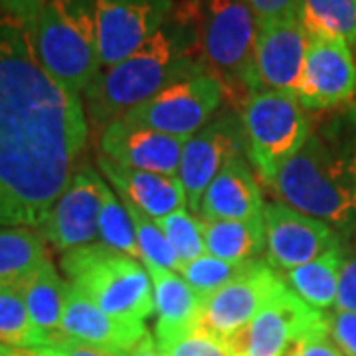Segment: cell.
Masks as SVG:
<instances>
[{
  "instance_id": "12",
  "label": "cell",
  "mask_w": 356,
  "mask_h": 356,
  "mask_svg": "<svg viewBox=\"0 0 356 356\" xmlns=\"http://www.w3.org/2000/svg\"><path fill=\"white\" fill-rule=\"evenodd\" d=\"M107 184L91 166H79L62 196L40 224V236L60 252L95 243L99 238V214Z\"/></svg>"
},
{
  "instance_id": "38",
  "label": "cell",
  "mask_w": 356,
  "mask_h": 356,
  "mask_svg": "<svg viewBox=\"0 0 356 356\" xmlns=\"http://www.w3.org/2000/svg\"><path fill=\"white\" fill-rule=\"evenodd\" d=\"M42 2L44 0H0V10L30 24L42 6Z\"/></svg>"
},
{
  "instance_id": "9",
  "label": "cell",
  "mask_w": 356,
  "mask_h": 356,
  "mask_svg": "<svg viewBox=\"0 0 356 356\" xmlns=\"http://www.w3.org/2000/svg\"><path fill=\"white\" fill-rule=\"evenodd\" d=\"M285 289L277 271L264 261H252L238 280L204 299L198 327L228 343Z\"/></svg>"
},
{
  "instance_id": "25",
  "label": "cell",
  "mask_w": 356,
  "mask_h": 356,
  "mask_svg": "<svg viewBox=\"0 0 356 356\" xmlns=\"http://www.w3.org/2000/svg\"><path fill=\"white\" fill-rule=\"evenodd\" d=\"M206 254L229 264H248L266 245L264 222L202 220Z\"/></svg>"
},
{
  "instance_id": "32",
  "label": "cell",
  "mask_w": 356,
  "mask_h": 356,
  "mask_svg": "<svg viewBox=\"0 0 356 356\" xmlns=\"http://www.w3.org/2000/svg\"><path fill=\"white\" fill-rule=\"evenodd\" d=\"M156 344L165 356H234L226 341L200 327H194L192 331Z\"/></svg>"
},
{
  "instance_id": "39",
  "label": "cell",
  "mask_w": 356,
  "mask_h": 356,
  "mask_svg": "<svg viewBox=\"0 0 356 356\" xmlns=\"http://www.w3.org/2000/svg\"><path fill=\"white\" fill-rule=\"evenodd\" d=\"M123 356H165L161 353V348H159V344L154 343V339L147 332L143 339H140L139 343L135 344L129 353H125Z\"/></svg>"
},
{
  "instance_id": "37",
  "label": "cell",
  "mask_w": 356,
  "mask_h": 356,
  "mask_svg": "<svg viewBox=\"0 0 356 356\" xmlns=\"http://www.w3.org/2000/svg\"><path fill=\"white\" fill-rule=\"evenodd\" d=\"M36 350H42L44 355L48 356H123L97 348V346H91V344L72 341V339H62L58 343L44 346V348H36Z\"/></svg>"
},
{
  "instance_id": "2",
  "label": "cell",
  "mask_w": 356,
  "mask_h": 356,
  "mask_svg": "<svg viewBox=\"0 0 356 356\" xmlns=\"http://www.w3.org/2000/svg\"><path fill=\"white\" fill-rule=\"evenodd\" d=\"M202 72L208 70L194 58V46L186 34L165 24L127 60L102 67L93 77L83 91L88 115L105 127L168 86Z\"/></svg>"
},
{
  "instance_id": "11",
  "label": "cell",
  "mask_w": 356,
  "mask_h": 356,
  "mask_svg": "<svg viewBox=\"0 0 356 356\" xmlns=\"http://www.w3.org/2000/svg\"><path fill=\"white\" fill-rule=\"evenodd\" d=\"M102 67L119 64L166 24L172 0H91Z\"/></svg>"
},
{
  "instance_id": "30",
  "label": "cell",
  "mask_w": 356,
  "mask_h": 356,
  "mask_svg": "<svg viewBox=\"0 0 356 356\" xmlns=\"http://www.w3.org/2000/svg\"><path fill=\"white\" fill-rule=\"evenodd\" d=\"M252 261H248V264H229V261H224V259H218L214 255L204 254L202 257L184 264L178 273L186 280V283L191 285L194 291L206 299L208 295L220 291L228 283L238 280Z\"/></svg>"
},
{
  "instance_id": "24",
  "label": "cell",
  "mask_w": 356,
  "mask_h": 356,
  "mask_svg": "<svg viewBox=\"0 0 356 356\" xmlns=\"http://www.w3.org/2000/svg\"><path fill=\"white\" fill-rule=\"evenodd\" d=\"M46 261V240L38 229L0 226V287L18 289Z\"/></svg>"
},
{
  "instance_id": "10",
  "label": "cell",
  "mask_w": 356,
  "mask_h": 356,
  "mask_svg": "<svg viewBox=\"0 0 356 356\" xmlns=\"http://www.w3.org/2000/svg\"><path fill=\"white\" fill-rule=\"evenodd\" d=\"M327 325V315L307 305L289 287L228 341L234 356H289L307 332Z\"/></svg>"
},
{
  "instance_id": "1",
  "label": "cell",
  "mask_w": 356,
  "mask_h": 356,
  "mask_svg": "<svg viewBox=\"0 0 356 356\" xmlns=\"http://www.w3.org/2000/svg\"><path fill=\"white\" fill-rule=\"evenodd\" d=\"M79 95L42 67L26 22H0V226L38 228L79 168Z\"/></svg>"
},
{
  "instance_id": "18",
  "label": "cell",
  "mask_w": 356,
  "mask_h": 356,
  "mask_svg": "<svg viewBox=\"0 0 356 356\" xmlns=\"http://www.w3.org/2000/svg\"><path fill=\"white\" fill-rule=\"evenodd\" d=\"M62 332L65 339L91 344L115 355H125L147 334V327L143 321H123L107 315L83 293L70 285Z\"/></svg>"
},
{
  "instance_id": "35",
  "label": "cell",
  "mask_w": 356,
  "mask_h": 356,
  "mask_svg": "<svg viewBox=\"0 0 356 356\" xmlns=\"http://www.w3.org/2000/svg\"><path fill=\"white\" fill-rule=\"evenodd\" d=\"M248 4L252 6L259 24L299 14V0H248Z\"/></svg>"
},
{
  "instance_id": "13",
  "label": "cell",
  "mask_w": 356,
  "mask_h": 356,
  "mask_svg": "<svg viewBox=\"0 0 356 356\" xmlns=\"http://www.w3.org/2000/svg\"><path fill=\"white\" fill-rule=\"evenodd\" d=\"M309 42L311 36L299 14L259 24L250 93L283 91L295 95L301 81Z\"/></svg>"
},
{
  "instance_id": "17",
  "label": "cell",
  "mask_w": 356,
  "mask_h": 356,
  "mask_svg": "<svg viewBox=\"0 0 356 356\" xmlns=\"http://www.w3.org/2000/svg\"><path fill=\"white\" fill-rule=\"evenodd\" d=\"M184 143V139L170 137L154 129L133 125L125 119H115L103 127L99 149L103 156L119 165L178 177Z\"/></svg>"
},
{
  "instance_id": "19",
  "label": "cell",
  "mask_w": 356,
  "mask_h": 356,
  "mask_svg": "<svg viewBox=\"0 0 356 356\" xmlns=\"http://www.w3.org/2000/svg\"><path fill=\"white\" fill-rule=\"evenodd\" d=\"M97 166L103 177H107L115 191L119 192L121 200L137 206L153 220H161L188 206L186 192L178 177H166L119 165L103 154L97 161Z\"/></svg>"
},
{
  "instance_id": "40",
  "label": "cell",
  "mask_w": 356,
  "mask_h": 356,
  "mask_svg": "<svg viewBox=\"0 0 356 356\" xmlns=\"http://www.w3.org/2000/svg\"><path fill=\"white\" fill-rule=\"evenodd\" d=\"M0 356H36V350H30V348H16V346L0 344Z\"/></svg>"
},
{
  "instance_id": "14",
  "label": "cell",
  "mask_w": 356,
  "mask_h": 356,
  "mask_svg": "<svg viewBox=\"0 0 356 356\" xmlns=\"http://www.w3.org/2000/svg\"><path fill=\"white\" fill-rule=\"evenodd\" d=\"M356 93V64L348 42L311 36L295 97L305 109H331Z\"/></svg>"
},
{
  "instance_id": "22",
  "label": "cell",
  "mask_w": 356,
  "mask_h": 356,
  "mask_svg": "<svg viewBox=\"0 0 356 356\" xmlns=\"http://www.w3.org/2000/svg\"><path fill=\"white\" fill-rule=\"evenodd\" d=\"M70 283L62 280L48 259L18 287L24 299L28 315L32 325L36 327L46 346L65 339L62 332V317H64L65 299H67Z\"/></svg>"
},
{
  "instance_id": "33",
  "label": "cell",
  "mask_w": 356,
  "mask_h": 356,
  "mask_svg": "<svg viewBox=\"0 0 356 356\" xmlns=\"http://www.w3.org/2000/svg\"><path fill=\"white\" fill-rule=\"evenodd\" d=\"M329 334L344 356H356V313L334 311L327 315Z\"/></svg>"
},
{
  "instance_id": "26",
  "label": "cell",
  "mask_w": 356,
  "mask_h": 356,
  "mask_svg": "<svg viewBox=\"0 0 356 356\" xmlns=\"http://www.w3.org/2000/svg\"><path fill=\"white\" fill-rule=\"evenodd\" d=\"M299 16L309 36L356 40V0H299Z\"/></svg>"
},
{
  "instance_id": "8",
  "label": "cell",
  "mask_w": 356,
  "mask_h": 356,
  "mask_svg": "<svg viewBox=\"0 0 356 356\" xmlns=\"http://www.w3.org/2000/svg\"><path fill=\"white\" fill-rule=\"evenodd\" d=\"M259 20L248 0H210L204 16L202 50L210 72L250 89Z\"/></svg>"
},
{
  "instance_id": "3",
  "label": "cell",
  "mask_w": 356,
  "mask_h": 356,
  "mask_svg": "<svg viewBox=\"0 0 356 356\" xmlns=\"http://www.w3.org/2000/svg\"><path fill=\"white\" fill-rule=\"evenodd\" d=\"M269 184L293 210L348 228L356 218V145L311 133Z\"/></svg>"
},
{
  "instance_id": "28",
  "label": "cell",
  "mask_w": 356,
  "mask_h": 356,
  "mask_svg": "<svg viewBox=\"0 0 356 356\" xmlns=\"http://www.w3.org/2000/svg\"><path fill=\"white\" fill-rule=\"evenodd\" d=\"M0 344L30 350L46 346L32 325L22 295L13 287H0Z\"/></svg>"
},
{
  "instance_id": "21",
  "label": "cell",
  "mask_w": 356,
  "mask_h": 356,
  "mask_svg": "<svg viewBox=\"0 0 356 356\" xmlns=\"http://www.w3.org/2000/svg\"><path fill=\"white\" fill-rule=\"evenodd\" d=\"M145 269L153 281L156 343L170 341L198 327L204 303L202 295L194 291L177 271L153 266H145Z\"/></svg>"
},
{
  "instance_id": "7",
  "label": "cell",
  "mask_w": 356,
  "mask_h": 356,
  "mask_svg": "<svg viewBox=\"0 0 356 356\" xmlns=\"http://www.w3.org/2000/svg\"><path fill=\"white\" fill-rule=\"evenodd\" d=\"M224 99V86L214 72H202L168 86L153 99L123 115L133 125L188 140L208 125Z\"/></svg>"
},
{
  "instance_id": "34",
  "label": "cell",
  "mask_w": 356,
  "mask_h": 356,
  "mask_svg": "<svg viewBox=\"0 0 356 356\" xmlns=\"http://www.w3.org/2000/svg\"><path fill=\"white\" fill-rule=\"evenodd\" d=\"M289 356H344L329 334V323L321 329L307 332L293 344Z\"/></svg>"
},
{
  "instance_id": "29",
  "label": "cell",
  "mask_w": 356,
  "mask_h": 356,
  "mask_svg": "<svg viewBox=\"0 0 356 356\" xmlns=\"http://www.w3.org/2000/svg\"><path fill=\"white\" fill-rule=\"evenodd\" d=\"M121 202L125 204L129 216L135 224L140 254H143V266L161 267V269H168V271H177L178 273L180 261H178L170 242H168L166 234L159 226V222L151 216H147L143 210H139L137 206H133L127 200H121Z\"/></svg>"
},
{
  "instance_id": "20",
  "label": "cell",
  "mask_w": 356,
  "mask_h": 356,
  "mask_svg": "<svg viewBox=\"0 0 356 356\" xmlns=\"http://www.w3.org/2000/svg\"><path fill=\"white\" fill-rule=\"evenodd\" d=\"M264 208L259 186L240 154L232 159L206 188L198 212L202 220L264 222Z\"/></svg>"
},
{
  "instance_id": "16",
  "label": "cell",
  "mask_w": 356,
  "mask_h": 356,
  "mask_svg": "<svg viewBox=\"0 0 356 356\" xmlns=\"http://www.w3.org/2000/svg\"><path fill=\"white\" fill-rule=\"evenodd\" d=\"M243 145L242 123L232 115L210 121L184 143L178 180L186 192L188 208H200L206 188L232 159L242 154Z\"/></svg>"
},
{
  "instance_id": "23",
  "label": "cell",
  "mask_w": 356,
  "mask_h": 356,
  "mask_svg": "<svg viewBox=\"0 0 356 356\" xmlns=\"http://www.w3.org/2000/svg\"><path fill=\"white\" fill-rule=\"evenodd\" d=\"M343 266V250L341 245H334L327 254H323L305 266L283 271L281 280L285 281V285H289V291L295 293L299 299H303L307 305L323 311L337 303Z\"/></svg>"
},
{
  "instance_id": "6",
  "label": "cell",
  "mask_w": 356,
  "mask_h": 356,
  "mask_svg": "<svg viewBox=\"0 0 356 356\" xmlns=\"http://www.w3.org/2000/svg\"><path fill=\"white\" fill-rule=\"evenodd\" d=\"M243 140L259 175L271 182L311 137L305 107L293 93L254 91L242 109Z\"/></svg>"
},
{
  "instance_id": "4",
  "label": "cell",
  "mask_w": 356,
  "mask_h": 356,
  "mask_svg": "<svg viewBox=\"0 0 356 356\" xmlns=\"http://www.w3.org/2000/svg\"><path fill=\"white\" fill-rule=\"evenodd\" d=\"M28 28L42 67L72 93H83L102 72L91 0H44Z\"/></svg>"
},
{
  "instance_id": "5",
  "label": "cell",
  "mask_w": 356,
  "mask_h": 356,
  "mask_svg": "<svg viewBox=\"0 0 356 356\" xmlns=\"http://www.w3.org/2000/svg\"><path fill=\"white\" fill-rule=\"evenodd\" d=\"M62 269L70 285L107 315L143 323L153 315V281L139 259L117 254L97 242L65 252Z\"/></svg>"
},
{
  "instance_id": "41",
  "label": "cell",
  "mask_w": 356,
  "mask_h": 356,
  "mask_svg": "<svg viewBox=\"0 0 356 356\" xmlns=\"http://www.w3.org/2000/svg\"><path fill=\"white\" fill-rule=\"evenodd\" d=\"M36 356H48V355H44L42 350H36Z\"/></svg>"
},
{
  "instance_id": "36",
  "label": "cell",
  "mask_w": 356,
  "mask_h": 356,
  "mask_svg": "<svg viewBox=\"0 0 356 356\" xmlns=\"http://www.w3.org/2000/svg\"><path fill=\"white\" fill-rule=\"evenodd\" d=\"M334 309L356 313V254L348 259H344Z\"/></svg>"
},
{
  "instance_id": "27",
  "label": "cell",
  "mask_w": 356,
  "mask_h": 356,
  "mask_svg": "<svg viewBox=\"0 0 356 356\" xmlns=\"http://www.w3.org/2000/svg\"><path fill=\"white\" fill-rule=\"evenodd\" d=\"M99 242L117 254L129 255L143 264L135 224L129 216L125 204L115 196L109 186L103 192L102 214H99Z\"/></svg>"
},
{
  "instance_id": "15",
  "label": "cell",
  "mask_w": 356,
  "mask_h": 356,
  "mask_svg": "<svg viewBox=\"0 0 356 356\" xmlns=\"http://www.w3.org/2000/svg\"><path fill=\"white\" fill-rule=\"evenodd\" d=\"M264 226L267 259L280 271L305 266L339 245L337 234L329 224L301 214L283 202L266 204Z\"/></svg>"
},
{
  "instance_id": "31",
  "label": "cell",
  "mask_w": 356,
  "mask_h": 356,
  "mask_svg": "<svg viewBox=\"0 0 356 356\" xmlns=\"http://www.w3.org/2000/svg\"><path fill=\"white\" fill-rule=\"evenodd\" d=\"M159 226L166 234L168 242L177 254L180 267L188 261H194L206 254V243H204L202 220H196L184 210H177L168 216L156 220Z\"/></svg>"
}]
</instances>
